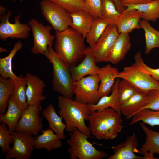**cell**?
Segmentation results:
<instances>
[{"label":"cell","instance_id":"obj_16","mask_svg":"<svg viewBox=\"0 0 159 159\" xmlns=\"http://www.w3.org/2000/svg\"><path fill=\"white\" fill-rule=\"evenodd\" d=\"M26 82V96L28 105L41 103L46 100L43 95L46 86L44 81L37 76L26 72L25 77Z\"/></svg>","mask_w":159,"mask_h":159},{"label":"cell","instance_id":"obj_7","mask_svg":"<svg viewBox=\"0 0 159 159\" xmlns=\"http://www.w3.org/2000/svg\"><path fill=\"white\" fill-rule=\"evenodd\" d=\"M100 82L97 74L90 75L74 81L75 100L88 105L97 103L100 98L98 93Z\"/></svg>","mask_w":159,"mask_h":159},{"label":"cell","instance_id":"obj_40","mask_svg":"<svg viewBox=\"0 0 159 159\" xmlns=\"http://www.w3.org/2000/svg\"><path fill=\"white\" fill-rule=\"evenodd\" d=\"M145 109L153 110H159V88L148 92L147 103L142 110Z\"/></svg>","mask_w":159,"mask_h":159},{"label":"cell","instance_id":"obj_15","mask_svg":"<svg viewBox=\"0 0 159 159\" xmlns=\"http://www.w3.org/2000/svg\"><path fill=\"white\" fill-rule=\"evenodd\" d=\"M85 57L78 65L70 67V71L74 81L87 75L97 74L100 68L96 65L94 54L92 48H86Z\"/></svg>","mask_w":159,"mask_h":159},{"label":"cell","instance_id":"obj_45","mask_svg":"<svg viewBox=\"0 0 159 159\" xmlns=\"http://www.w3.org/2000/svg\"><path fill=\"white\" fill-rule=\"evenodd\" d=\"M14 1H15L16 0H13ZM20 1L22 2L23 1V0H19Z\"/></svg>","mask_w":159,"mask_h":159},{"label":"cell","instance_id":"obj_21","mask_svg":"<svg viewBox=\"0 0 159 159\" xmlns=\"http://www.w3.org/2000/svg\"><path fill=\"white\" fill-rule=\"evenodd\" d=\"M23 112V110L10 97L6 112L0 114V123L6 124L9 132L11 133L16 131Z\"/></svg>","mask_w":159,"mask_h":159},{"label":"cell","instance_id":"obj_8","mask_svg":"<svg viewBox=\"0 0 159 159\" xmlns=\"http://www.w3.org/2000/svg\"><path fill=\"white\" fill-rule=\"evenodd\" d=\"M117 78L125 80L139 90L147 92L159 88V81L141 71L135 63L124 67L117 75Z\"/></svg>","mask_w":159,"mask_h":159},{"label":"cell","instance_id":"obj_9","mask_svg":"<svg viewBox=\"0 0 159 159\" xmlns=\"http://www.w3.org/2000/svg\"><path fill=\"white\" fill-rule=\"evenodd\" d=\"M12 146L5 154L6 159H30L35 148V138L26 132L15 131L11 133Z\"/></svg>","mask_w":159,"mask_h":159},{"label":"cell","instance_id":"obj_17","mask_svg":"<svg viewBox=\"0 0 159 159\" xmlns=\"http://www.w3.org/2000/svg\"><path fill=\"white\" fill-rule=\"evenodd\" d=\"M141 127L145 135L144 144L139 150V153L145 159H158L154 158L155 153L159 154V132L154 131L140 123Z\"/></svg>","mask_w":159,"mask_h":159},{"label":"cell","instance_id":"obj_37","mask_svg":"<svg viewBox=\"0 0 159 159\" xmlns=\"http://www.w3.org/2000/svg\"><path fill=\"white\" fill-rule=\"evenodd\" d=\"M59 5L70 13L85 10V0H49Z\"/></svg>","mask_w":159,"mask_h":159},{"label":"cell","instance_id":"obj_10","mask_svg":"<svg viewBox=\"0 0 159 159\" xmlns=\"http://www.w3.org/2000/svg\"><path fill=\"white\" fill-rule=\"evenodd\" d=\"M28 25L32 31L34 39L31 52L34 54L44 55L48 47H52L55 38V36L50 33L52 26L49 25L45 26L34 18L29 21Z\"/></svg>","mask_w":159,"mask_h":159},{"label":"cell","instance_id":"obj_33","mask_svg":"<svg viewBox=\"0 0 159 159\" xmlns=\"http://www.w3.org/2000/svg\"><path fill=\"white\" fill-rule=\"evenodd\" d=\"M139 122L151 126L159 125V110L145 109L141 110L132 116L130 125H132Z\"/></svg>","mask_w":159,"mask_h":159},{"label":"cell","instance_id":"obj_12","mask_svg":"<svg viewBox=\"0 0 159 159\" xmlns=\"http://www.w3.org/2000/svg\"><path fill=\"white\" fill-rule=\"evenodd\" d=\"M11 12L9 11L6 14L0 16V39L5 41L8 38L24 39L28 38L31 30L29 26L27 24H21L19 19L21 15L14 18V23L9 21Z\"/></svg>","mask_w":159,"mask_h":159},{"label":"cell","instance_id":"obj_18","mask_svg":"<svg viewBox=\"0 0 159 159\" xmlns=\"http://www.w3.org/2000/svg\"><path fill=\"white\" fill-rule=\"evenodd\" d=\"M143 13L135 9L125 10L122 12L116 24L120 33H128L141 28L139 21Z\"/></svg>","mask_w":159,"mask_h":159},{"label":"cell","instance_id":"obj_32","mask_svg":"<svg viewBox=\"0 0 159 159\" xmlns=\"http://www.w3.org/2000/svg\"><path fill=\"white\" fill-rule=\"evenodd\" d=\"M109 24L108 22L101 17L94 19L85 37L90 47H94Z\"/></svg>","mask_w":159,"mask_h":159},{"label":"cell","instance_id":"obj_36","mask_svg":"<svg viewBox=\"0 0 159 159\" xmlns=\"http://www.w3.org/2000/svg\"><path fill=\"white\" fill-rule=\"evenodd\" d=\"M12 135L10 132L7 125L2 123L0 125V147L2 154H6L10 148V145L13 143Z\"/></svg>","mask_w":159,"mask_h":159},{"label":"cell","instance_id":"obj_31","mask_svg":"<svg viewBox=\"0 0 159 159\" xmlns=\"http://www.w3.org/2000/svg\"><path fill=\"white\" fill-rule=\"evenodd\" d=\"M14 80L10 78L0 77V114H4L8 102L14 89Z\"/></svg>","mask_w":159,"mask_h":159},{"label":"cell","instance_id":"obj_25","mask_svg":"<svg viewBox=\"0 0 159 159\" xmlns=\"http://www.w3.org/2000/svg\"><path fill=\"white\" fill-rule=\"evenodd\" d=\"M42 114L47 121L49 124V128L54 132L60 139L66 138L64 132L66 128V125L62 122V117L56 113L53 105L50 103L42 110Z\"/></svg>","mask_w":159,"mask_h":159},{"label":"cell","instance_id":"obj_11","mask_svg":"<svg viewBox=\"0 0 159 159\" xmlns=\"http://www.w3.org/2000/svg\"><path fill=\"white\" fill-rule=\"evenodd\" d=\"M42 110L41 103L28 105L23 110L16 131L26 132L32 135H38L43 126V119L40 115Z\"/></svg>","mask_w":159,"mask_h":159},{"label":"cell","instance_id":"obj_41","mask_svg":"<svg viewBox=\"0 0 159 159\" xmlns=\"http://www.w3.org/2000/svg\"><path fill=\"white\" fill-rule=\"evenodd\" d=\"M124 7L126 4H137L151 2L153 0H120Z\"/></svg>","mask_w":159,"mask_h":159},{"label":"cell","instance_id":"obj_1","mask_svg":"<svg viewBox=\"0 0 159 159\" xmlns=\"http://www.w3.org/2000/svg\"><path fill=\"white\" fill-rule=\"evenodd\" d=\"M121 114L111 108L91 112L88 120L91 134L100 140L116 138L124 127Z\"/></svg>","mask_w":159,"mask_h":159},{"label":"cell","instance_id":"obj_26","mask_svg":"<svg viewBox=\"0 0 159 159\" xmlns=\"http://www.w3.org/2000/svg\"><path fill=\"white\" fill-rule=\"evenodd\" d=\"M70 15L72 20L70 27L81 34L84 39L94 18L84 10L71 13Z\"/></svg>","mask_w":159,"mask_h":159},{"label":"cell","instance_id":"obj_4","mask_svg":"<svg viewBox=\"0 0 159 159\" xmlns=\"http://www.w3.org/2000/svg\"><path fill=\"white\" fill-rule=\"evenodd\" d=\"M44 55L52 64L53 89L62 96L72 99L74 81L70 67L57 55L52 47H48Z\"/></svg>","mask_w":159,"mask_h":159},{"label":"cell","instance_id":"obj_3","mask_svg":"<svg viewBox=\"0 0 159 159\" xmlns=\"http://www.w3.org/2000/svg\"><path fill=\"white\" fill-rule=\"evenodd\" d=\"M58 101L59 115L64 120L66 131L70 132L77 128L90 137V129L85 123L91 112L89 105L62 95L58 97Z\"/></svg>","mask_w":159,"mask_h":159},{"label":"cell","instance_id":"obj_44","mask_svg":"<svg viewBox=\"0 0 159 159\" xmlns=\"http://www.w3.org/2000/svg\"><path fill=\"white\" fill-rule=\"evenodd\" d=\"M0 52H7L8 51L6 49L0 47Z\"/></svg>","mask_w":159,"mask_h":159},{"label":"cell","instance_id":"obj_43","mask_svg":"<svg viewBox=\"0 0 159 159\" xmlns=\"http://www.w3.org/2000/svg\"><path fill=\"white\" fill-rule=\"evenodd\" d=\"M6 11V8L3 7L2 6H0V16H3L5 14V12Z\"/></svg>","mask_w":159,"mask_h":159},{"label":"cell","instance_id":"obj_5","mask_svg":"<svg viewBox=\"0 0 159 159\" xmlns=\"http://www.w3.org/2000/svg\"><path fill=\"white\" fill-rule=\"evenodd\" d=\"M66 140L70 148L67 149L71 159H102L109 156L104 151L98 150L88 140L89 136L76 128L69 133Z\"/></svg>","mask_w":159,"mask_h":159},{"label":"cell","instance_id":"obj_14","mask_svg":"<svg viewBox=\"0 0 159 159\" xmlns=\"http://www.w3.org/2000/svg\"><path fill=\"white\" fill-rule=\"evenodd\" d=\"M138 141L135 132L126 137L125 142L112 147L114 153L107 159H145L143 156L136 155Z\"/></svg>","mask_w":159,"mask_h":159},{"label":"cell","instance_id":"obj_2","mask_svg":"<svg viewBox=\"0 0 159 159\" xmlns=\"http://www.w3.org/2000/svg\"><path fill=\"white\" fill-rule=\"evenodd\" d=\"M55 38L56 54L69 67L75 66L85 55L86 49L82 35L69 27L63 31L56 32Z\"/></svg>","mask_w":159,"mask_h":159},{"label":"cell","instance_id":"obj_29","mask_svg":"<svg viewBox=\"0 0 159 159\" xmlns=\"http://www.w3.org/2000/svg\"><path fill=\"white\" fill-rule=\"evenodd\" d=\"M139 24L145 32V48L144 52L148 54L152 49L159 48V31L153 28L148 21L144 19L140 20Z\"/></svg>","mask_w":159,"mask_h":159},{"label":"cell","instance_id":"obj_13","mask_svg":"<svg viewBox=\"0 0 159 159\" xmlns=\"http://www.w3.org/2000/svg\"><path fill=\"white\" fill-rule=\"evenodd\" d=\"M119 33L115 24H109L92 48L96 63L107 62L110 51Z\"/></svg>","mask_w":159,"mask_h":159},{"label":"cell","instance_id":"obj_27","mask_svg":"<svg viewBox=\"0 0 159 159\" xmlns=\"http://www.w3.org/2000/svg\"><path fill=\"white\" fill-rule=\"evenodd\" d=\"M124 7H127L126 10L135 9L141 12L143 14L141 19L148 21L154 22L159 19V0L137 4H126Z\"/></svg>","mask_w":159,"mask_h":159},{"label":"cell","instance_id":"obj_42","mask_svg":"<svg viewBox=\"0 0 159 159\" xmlns=\"http://www.w3.org/2000/svg\"><path fill=\"white\" fill-rule=\"evenodd\" d=\"M117 11L120 13L126 9L125 7L122 6L120 0H114Z\"/></svg>","mask_w":159,"mask_h":159},{"label":"cell","instance_id":"obj_35","mask_svg":"<svg viewBox=\"0 0 159 159\" xmlns=\"http://www.w3.org/2000/svg\"><path fill=\"white\" fill-rule=\"evenodd\" d=\"M140 90L127 80L122 79L120 80L118 85V92L120 106Z\"/></svg>","mask_w":159,"mask_h":159},{"label":"cell","instance_id":"obj_30","mask_svg":"<svg viewBox=\"0 0 159 159\" xmlns=\"http://www.w3.org/2000/svg\"><path fill=\"white\" fill-rule=\"evenodd\" d=\"M14 87L11 97L14 101L23 110L28 106L26 96V78L22 75L14 80Z\"/></svg>","mask_w":159,"mask_h":159},{"label":"cell","instance_id":"obj_34","mask_svg":"<svg viewBox=\"0 0 159 159\" xmlns=\"http://www.w3.org/2000/svg\"><path fill=\"white\" fill-rule=\"evenodd\" d=\"M102 18L109 24L116 25L121 13L117 10L114 0H102Z\"/></svg>","mask_w":159,"mask_h":159},{"label":"cell","instance_id":"obj_6","mask_svg":"<svg viewBox=\"0 0 159 159\" xmlns=\"http://www.w3.org/2000/svg\"><path fill=\"white\" fill-rule=\"evenodd\" d=\"M40 6L44 19L56 32L63 31L70 26L72 21L70 13L62 7L49 0H42Z\"/></svg>","mask_w":159,"mask_h":159},{"label":"cell","instance_id":"obj_20","mask_svg":"<svg viewBox=\"0 0 159 159\" xmlns=\"http://www.w3.org/2000/svg\"><path fill=\"white\" fill-rule=\"evenodd\" d=\"M119 72L117 68L112 67L110 64L100 68L97 74L100 82L98 89L100 98L109 95Z\"/></svg>","mask_w":159,"mask_h":159},{"label":"cell","instance_id":"obj_23","mask_svg":"<svg viewBox=\"0 0 159 159\" xmlns=\"http://www.w3.org/2000/svg\"><path fill=\"white\" fill-rule=\"evenodd\" d=\"M148 92L140 90L120 106L121 114L130 119L141 110L147 103Z\"/></svg>","mask_w":159,"mask_h":159},{"label":"cell","instance_id":"obj_19","mask_svg":"<svg viewBox=\"0 0 159 159\" xmlns=\"http://www.w3.org/2000/svg\"><path fill=\"white\" fill-rule=\"evenodd\" d=\"M131 46L129 34L120 33L110 51L107 62L118 64L123 60Z\"/></svg>","mask_w":159,"mask_h":159},{"label":"cell","instance_id":"obj_24","mask_svg":"<svg viewBox=\"0 0 159 159\" xmlns=\"http://www.w3.org/2000/svg\"><path fill=\"white\" fill-rule=\"evenodd\" d=\"M42 134L35 137V148H45L47 152L59 148L63 146L61 139L50 128L41 131Z\"/></svg>","mask_w":159,"mask_h":159},{"label":"cell","instance_id":"obj_39","mask_svg":"<svg viewBox=\"0 0 159 159\" xmlns=\"http://www.w3.org/2000/svg\"><path fill=\"white\" fill-rule=\"evenodd\" d=\"M102 0H85V10L94 18L102 17Z\"/></svg>","mask_w":159,"mask_h":159},{"label":"cell","instance_id":"obj_28","mask_svg":"<svg viewBox=\"0 0 159 159\" xmlns=\"http://www.w3.org/2000/svg\"><path fill=\"white\" fill-rule=\"evenodd\" d=\"M23 44L19 41L16 43L8 55L0 59V76L5 78H10L13 80L18 78L13 72L12 69L13 58L18 51L22 47Z\"/></svg>","mask_w":159,"mask_h":159},{"label":"cell","instance_id":"obj_22","mask_svg":"<svg viewBox=\"0 0 159 159\" xmlns=\"http://www.w3.org/2000/svg\"><path fill=\"white\" fill-rule=\"evenodd\" d=\"M120 80L119 78L116 79L112 89L111 93L110 95L101 97L98 102L95 104L89 105L91 112L96 111H101L107 108H111L121 114L118 92V85Z\"/></svg>","mask_w":159,"mask_h":159},{"label":"cell","instance_id":"obj_38","mask_svg":"<svg viewBox=\"0 0 159 159\" xmlns=\"http://www.w3.org/2000/svg\"><path fill=\"white\" fill-rule=\"evenodd\" d=\"M134 57L135 64L141 71L150 75L159 81V67L155 69L148 66L144 62L140 51L135 54Z\"/></svg>","mask_w":159,"mask_h":159}]
</instances>
